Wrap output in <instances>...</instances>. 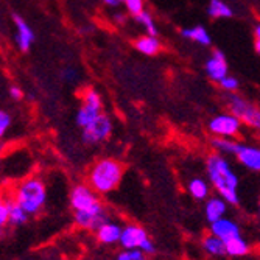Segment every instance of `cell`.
<instances>
[{
    "instance_id": "18",
    "label": "cell",
    "mask_w": 260,
    "mask_h": 260,
    "mask_svg": "<svg viewBox=\"0 0 260 260\" xmlns=\"http://www.w3.org/2000/svg\"><path fill=\"white\" fill-rule=\"evenodd\" d=\"M201 246H203L204 252L209 254V255H212V257L226 255V242L221 240L220 237H217V235L210 234V232L203 239Z\"/></svg>"
},
{
    "instance_id": "25",
    "label": "cell",
    "mask_w": 260,
    "mask_h": 260,
    "mask_svg": "<svg viewBox=\"0 0 260 260\" xmlns=\"http://www.w3.org/2000/svg\"><path fill=\"white\" fill-rule=\"evenodd\" d=\"M134 19L140 23L142 27L147 30V35H151V36H157V28H156V23L151 17V14L148 11H142L140 14L134 16Z\"/></svg>"
},
{
    "instance_id": "12",
    "label": "cell",
    "mask_w": 260,
    "mask_h": 260,
    "mask_svg": "<svg viewBox=\"0 0 260 260\" xmlns=\"http://www.w3.org/2000/svg\"><path fill=\"white\" fill-rule=\"evenodd\" d=\"M122 232H123V228H122L120 223H117V221H114V220H108L105 224H102V226L95 231V235H97V240H99L102 245L112 246V245L120 243Z\"/></svg>"
},
{
    "instance_id": "31",
    "label": "cell",
    "mask_w": 260,
    "mask_h": 260,
    "mask_svg": "<svg viewBox=\"0 0 260 260\" xmlns=\"http://www.w3.org/2000/svg\"><path fill=\"white\" fill-rule=\"evenodd\" d=\"M61 75H62V80H64V81L72 83V81L77 80V70H75L74 67H66V69L62 70V72H61Z\"/></svg>"
},
{
    "instance_id": "35",
    "label": "cell",
    "mask_w": 260,
    "mask_h": 260,
    "mask_svg": "<svg viewBox=\"0 0 260 260\" xmlns=\"http://www.w3.org/2000/svg\"><path fill=\"white\" fill-rule=\"evenodd\" d=\"M105 4H108V5H111V7H117V5H120L123 0H103Z\"/></svg>"
},
{
    "instance_id": "20",
    "label": "cell",
    "mask_w": 260,
    "mask_h": 260,
    "mask_svg": "<svg viewBox=\"0 0 260 260\" xmlns=\"http://www.w3.org/2000/svg\"><path fill=\"white\" fill-rule=\"evenodd\" d=\"M136 49L142 53V55H156L159 50H160V42L156 36H151V35H145V36H142L139 38L136 42Z\"/></svg>"
},
{
    "instance_id": "32",
    "label": "cell",
    "mask_w": 260,
    "mask_h": 260,
    "mask_svg": "<svg viewBox=\"0 0 260 260\" xmlns=\"http://www.w3.org/2000/svg\"><path fill=\"white\" fill-rule=\"evenodd\" d=\"M140 249L144 251L147 255H148V254H154V252H156V245L153 243V240H151V239H148L144 245H142V248H140Z\"/></svg>"
},
{
    "instance_id": "30",
    "label": "cell",
    "mask_w": 260,
    "mask_h": 260,
    "mask_svg": "<svg viewBox=\"0 0 260 260\" xmlns=\"http://www.w3.org/2000/svg\"><path fill=\"white\" fill-rule=\"evenodd\" d=\"M11 122H13V119H11V115L7 111L0 112V134L5 136L7 129L11 126Z\"/></svg>"
},
{
    "instance_id": "8",
    "label": "cell",
    "mask_w": 260,
    "mask_h": 260,
    "mask_svg": "<svg viewBox=\"0 0 260 260\" xmlns=\"http://www.w3.org/2000/svg\"><path fill=\"white\" fill-rule=\"evenodd\" d=\"M242 120L234 114H221L209 122V131L215 137H235L240 133Z\"/></svg>"
},
{
    "instance_id": "16",
    "label": "cell",
    "mask_w": 260,
    "mask_h": 260,
    "mask_svg": "<svg viewBox=\"0 0 260 260\" xmlns=\"http://www.w3.org/2000/svg\"><path fill=\"white\" fill-rule=\"evenodd\" d=\"M206 72H207L210 80L218 81V83L224 77H228V61H226V56L220 50H215L214 53H212V56L207 59Z\"/></svg>"
},
{
    "instance_id": "23",
    "label": "cell",
    "mask_w": 260,
    "mask_h": 260,
    "mask_svg": "<svg viewBox=\"0 0 260 260\" xmlns=\"http://www.w3.org/2000/svg\"><path fill=\"white\" fill-rule=\"evenodd\" d=\"M181 35H182V38L190 39V41H193L197 44H201V45H209L210 44V36L206 31V28L201 27V25H197V27H192V28H184V30H181Z\"/></svg>"
},
{
    "instance_id": "13",
    "label": "cell",
    "mask_w": 260,
    "mask_h": 260,
    "mask_svg": "<svg viewBox=\"0 0 260 260\" xmlns=\"http://www.w3.org/2000/svg\"><path fill=\"white\" fill-rule=\"evenodd\" d=\"M237 160L251 172H260V147L240 144L237 154Z\"/></svg>"
},
{
    "instance_id": "10",
    "label": "cell",
    "mask_w": 260,
    "mask_h": 260,
    "mask_svg": "<svg viewBox=\"0 0 260 260\" xmlns=\"http://www.w3.org/2000/svg\"><path fill=\"white\" fill-rule=\"evenodd\" d=\"M148 234L147 231L139 226V224H126L123 226V232L120 237V246L123 249H140L142 245H144L148 240Z\"/></svg>"
},
{
    "instance_id": "29",
    "label": "cell",
    "mask_w": 260,
    "mask_h": 260,
    "mask_svg": "<svg viewBox=\"0 0 260 260\" xmlns=\"http://www.w3.org/2000/svg\"><path fill=\"white\" fill-rule=\"evenodd\" d=\"M220 84H221V87H223L224 90L235 92V90H237V87H239V80H237V78H234V77H231V75H228V77H224V78L220 81Z\"/></svg>"
},
{
    "instance_id": "7",
    "label": "cell",
    "mask_w": 260,
    "mask_h": 260,
    "mask_svg": "<svg viewBox=\"0 0 260 260\" xmlns=\"http://www.w3.org/2000/svg\"><path fill=\"white\" fill-rule=\"evenodd\" d=\"M109 218L108 212L105 209L103 204L97 206V207H92L87 210H78L74 212V221L78 228L86 229V231H92L95 232L102 224H105Z\"/></svg>"
},
{
    "instance_id": "28",
    "label": "cell",
    "mask_w": 260,
    "mask_h": 260,
    "mask_svg": "<svg viewBox=\"0 0 260 260\" xmlns=\"http://www.w3.org/2000/svg\"><path fill=\"white\" fill-rule=\"evenodd\" d=\"M10 224V203L8 200H2L0 203V226L5 228Z\"/></svg>"
},
{
    "instance_id": "14",
    "label": "cell",
    "mask_w": 260,
    "mask_h": 260,
    "mask_svg": "<svg viewBox=\"0 0 260 260\" xmlns=\"http://www.w3.org/2000/svg\"><path fill=\"white\" fill-rule=\"evenodd\" d=\"M209 232L217 235V237H220L221 240L228 242L234 237H237V235H242L240 234V226L237 221H234L232 218H221L215 223H210L209 224Z\"/></svg>"
},
{
    "instance_id": "27",
    "label": "cell",
    "mask_w": 260,
    "mask_h": 260,
    "mask_svg": "<svg viewBox=\"0 0 260 260\" xmlns=\"http://www.w3.org/2000/svg\"><path fill=\"white\" fill-rule=\"evenodd\" d=\"M123 4L133 16H137L142 11H145L144 10V0H123Z\"/></svg>"
},
{
    "instance_id": "4",
    "label": "cell",
    "mask_w": 260,
    "mask_h": 260,
    "mask_svg": "<svg viewBox=\"0 0 260 260\" xmlns=\"http://www.w3.org/2000/svg\"><path fill=\"white\" fill-rule=\"evenodd\" d=\"M228 105L231 108V112L237 115L242 123H246L248 126L260 133V108L249 103L240 95H235L234 92L228 95Z\"/></svg>"
},
{
    "instance_id": "26",
    "label": "cell",
    "mask_w": 260,
    "mask_h": 260,
    "mask_svg": "<svg viewBox=\"0 0 260 260\" xmlns=\"http://www.w3.org/2000/svg\"><path fill=\"white\" fill-rule=\"evenodd\" d=\"M115 260H147V254L142 249H123L117 252Z\"/></svg>"
},
{
    "instance_id": "33",
    "label": "cell",
    "mask_w": 260,
    "mask_h": 260,
    "mask_svg": "<svg viewBox=\"0 0 260 260\" xmlns=\"http://www.w3.org/2000/svg\"><path fill=\"white\" fill-rule=\"evenodd\" d=\"M10 95L14 100H20L23 97V90L20 87H17V86H13V87H10Z\"/></svg>"
},
{
    "instance_id": "36",
    "label": "cell",
    "mask_w": 260,
    "mask_h": 260,
    "mask_svg": "<svg viewBox=\"0 0 260 260\" xmlns=\"http://www.w3.org/2000/svg\"><path fill=\"white\" fill-rule=\"evenodd\" d=\"M257 210H258V217H260V200H258V206H257Z\"/></svg>"
},
{
    "instance_id": "21",
    "label": "cell",
    "mask_w": 260,
    "mask_h": 260,
    "mask_svg": "<svg viewBox=\"0 0 260 260\" xmlns=\"http://www.w3.org/2000/svg\"><path fill=\"white\" fill-rule=\"evenodd\" d=\"M248 252H249V243L242 237V235H237V237H234L226 242V255L243 257Z\"/></svg>"
},
{
    "instance_id": "34",
    "label": "cell",
    "mask_w": 260,
    "mask_h": 260,
    "mask_svg": "<svg viewBox=\"0 0 260 260\" xmlns=\"http://www.w3.org/2000/svg\"><path fill=\"white\" fill-rule=\"evenodd\" d=\"M255 50L260 55V25L255 27Z\"/></svg>"
},
{
    "instance_id": "2",
    "label": "cell",
    "mask_w": 260,
    "mask_h": 260,
    "mask_svg": "<svg viewBox=\"0 0 260 260\" xmlns=\"http://www.w3.org/2000/svg\"><path fill=\"white\" fill-rule=\"evenodd\" d=\"M123 179V165L112 157H105L92 165L87 184L100 195L114 192Z\"/></svg>"
},
{
    "instance_id": "3",
    "label": "cell",
    "mask_w": 260,
    "mask_h": 260,
    "mask_svg": "<svg viewBox=\"0 0 260 260\" xmlns=\"http://www.w3.org/2000/svg\"><path fill=\"white\" fill-rule=\"evenodd\" d=\"M13 200L30 217L38 215L47 203V187L44 181L36 176L25 178L14 187Z\"/></svg>"
},
{
    "instance_id": "17",
    "label": "cell",
    "mask_w": 260,
    "mask_h": 260,
    "mask_svg": "<svg viewBox=\"0 0 260 260\" xmlns=\"http://www.w3.org/2000/svg\"><path fill=\"white\" fill-rule=\"evenodd\" d=\"M209 184L210 182H207L206 179H203L200 176H195V178H192L190 181L187 182V192L197 201H206L210 197Z\"/></svg>"
},
{
    "instance_id": "6",
    "label": "cell",
    "mask_w": 260,
    "mask_h": 260,
    "mask_svg": "<svg viewBox=\"0 0 260 260\" xmlns=\"http://www.w3.org/2000/svg\"><path fill=\"white\" fill-rule=\"evenodd\" d=\"M69 201H70V207L74 209V212L87 210V209L97 207L102 204L99 193L93 190L89 184H77L75 187H72Z\"/></svg>"
},
{
    "instance_id": "22",
    "label": "cell",
    "mask_w": 260,
    "mask_h": 260,
    "mask_svg": "<svg viewBox=\"0 0 260 260\" xmlns=\"http://www.w3.org/2000/svg\"><path fill=\"white\" fill-rule=\"evenodd\" d=\"M8 203H10V224L16 226V228L27 224V221L30 220V215L27 212L23 210L13 198H10Z\"/></svg>"
},
{
    "instance_id": "19",
    "label": "cell",
    "mask_w": 260,
    "mask_h": 260,
    "mask_svg": "<svg viewBox=\"0 0 260 260\" xmlns=\"http://www.w3.org/2000/svg\"><path fill=\"white\" fill-rule=\"evenodd\" d=\"M212 148H214L218 154L223 156H235L239 150V142H235L234 139L229 137H214L210 142Z\"/></svg>"
},
{
    "instance_id": "15",
    "label": "cell",
    "mask_w": 260,
    "mask_h": 260,
    "mask_svg": "<svg viewBox=\"0 0 260 260\" xmlns=\"http://www.w3.org/2000/svg\"><path fill=\"white\" fill-rule=\"evenodd\" d=\"M13 20H14V25H16V44L19 47V50L28 52L33 41H35V33L23 17L14 14Z\"/></svg>"
},
{
    "instance_id": "1",
    "label": "cell",
    "mask_w": 260,
    "mask_h": 260,
    "mask_svg": "<svg viewBox=\"0 0 260 260\" xmlns=\"http://www.w3.org/2000/svg\"><path fill=\"white\" fill-rule=\"evenodd\" d=\"M206 173L210 187L229 204L239 203V176L223 154H210L206 160Z\"/></svg>"
},
{
    "instance_id": "5",
    "label": "cell",
    "mask_w": 260,
    "mask_h": 260,
    "mask_svg": "<svg viewBox=\"0 0 260 260\" xmlns=\"http://www.w3.org/2000/svg\"><path fill=\"white\" fill-rule=\"evenodd\" d=\"M100 115H102L100 93L93 89H87L83 95V105L77 112V123L80 128H86L95 122Z\"/></svg>"
},
{
    "instance_id": "9",
    "label": "cell",
    "mask_w": 260,
    "mask_h": 260,
    "mask_svg": "<svg viewBox=\"0 0 260 260\" xmlns=\"http://www.w3.org/2000/svg\"><path fill=\"white\" fill-rule=\"evenodd\" d=\"M111 133H112V123L109 120V117L102 114L95 122L83 128V142L86 145H97L100 142L106 140L111 136Z\"/></svg>"
},
{
    "instance_id": "11",
    "label": "cell",
    "mask_w": 260,
    "mask_h": 260,
    "mask_svg": "<svg viewBox=\"0 0 260 260\" xmlns=\"http://www.w3.org/2000/svg\"><path fill=\"white\" fill-rule=\"evenodd\" d=\"M228 206L229 203L221 198L220 195H214V197H209L204 201V217L207 220V223H215L221 218L226 217V212H228Z\"/></svg>"
},
{
    "instance_id": "24",
    "label": "cell",
    "mask_w": 260,
    "mask_h": 260,
    "mask_svg": "<svg viewBox=\"0 0 260 260\" xmlns=\"http://www.w3.org/2000/svg\"><path fill=\"white\" fill-rule=\"evenodd\" d=\"M209 16L215 19H223V17H232L234 13L229 5H226L223 0H210V4L207 7Z\"/></svg>"
}]
</instances>
